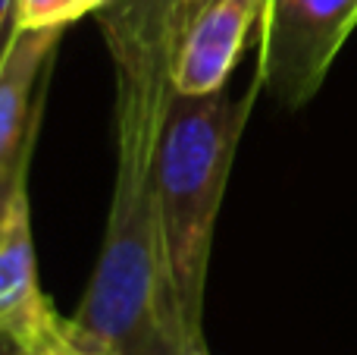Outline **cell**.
Instances as JSON below:
<instances>
[{
    "mask_svg": "<svg viewBox=\"0 0 357 355\" xmlns=\"http://www.w3.org/2000/svg\"><path fill=\"white\" fill-rule=\"evenodd\" d=\"M260 82L245 98L173 94L154 154V214L167 324L182 355L204 352V293L213 224L235 145Z\"/></svg>",
    "mask_w": 357,
    "mask_h": 355,
    "instance_id": "1",
    "label": "cell"
},
{
    "mask_svg": "<svg viewBox=\"0 0 357 355\" xmlns=\"http://www.w3.org/2000/svg\"><path fill=\"white\" fill-rule=\"evenodd\" d=\"M357 29V0H266L257 82L285 107H304Z\"/></svg>",
    "mask_w": 357,
    "mask_h": 355,
    "instance_id": "2",
    "label": "cell"
},
{
    "mask_svg": "<svg viewBox=\"0 0 357 355\" xmlns=\"http://www.w3.org/2000/svg\"><path fill=\"white\" fill-rule=\"evenodd\" d=\"M66 25L16 29L0 60V217L25 189L31 142L41 117V98L54 50Z\"/></svg>",
    "mask_w": 357,
    "mask_h": 355,
    "instance_id": "3",
    "label": "cell"
},
{
    "mask_svg": "<svg viewBox=\"0 0 357 355\" xmlns=\"http://www.w3.org/2000/svg\"><path fill=\"white\" fill-rule=\"evenodd\" d=\"M266 0H213L185 31L173 66L176 94H213L226 88L251 29L264 19Z\"/></svg>",
    "mask_w": 357,
    "mask_h": 355,
    "instance_id": "4",
    "label": "cell"
},
{
    "mask_svg": "<svg viewBox=\"0 0 357 355\" xmlns=\"http://www.w3.org/2000/svg\"><path fill=\"white\" fill-rule=\"evenodd\" d=\"M50 299L38 287L35 242H31L29 192H19L0 217V327L31 331Z\"/></svg>",
    "mask_w": 357,
    "mask_h": 355,
    "instance_id": "5",
    "label": "cell"
},
{
    "mask_svg": "<svg viewBox=\"0 0 357 355\" xmlns=\"http://www.w3.org/2000/svg\"><path fill=\"white\" fill-rule=\"evenodd\" d=\"M29 340H31V355H104L82 337L79 327L73 324V318L56 314L54 305H47V312L31 324Z\"/></svg>",
    "mask_w": 357,
    "mask_h": 355,
    "instance_id": "6",
    "label": "cell"
},
{
    "mask_svg": "<svg viewBox=\"0 0 357 355\" xmlns=\"http://www.w3.org/2000/svg\"><path fill=\"white\" fill-rule=\"evenodd\" d=\"M85 13V0H19V29L69 25Z\"/></svg>",
    "mask_w": 357,
    "mask_h": 355,
    "instance_id": "7",
    "label": "cell"
},
{
    "mask_svg": "<svg viewBox=\"0 0 357 355\" xmlns=\"http://www.w3.org/2000/svg\"><path fill=\"white\" fill-rule=\"evenodd\" d=\"M19 29V0H0V60Z\"/></svg>",
    "mask_w": 357,
    "mask_h": 355,
    "instance_id": "8",
    "label": "cell"
},
{
    "mask_svg": "<svg viewBox=\"0 0 357 355\" xmlns=\"http://www.w3.org/2000/svg\"><path fill=\"white\" fill-rule=\"evenodd\" d=\"M0 355H31L29 331H19V327H0Z\"/></svg>",
    "mask_w": 357,
    "mask_h": 355,
    "instance_id": "9",
    "label": "cell"
},
{
    "mask_svg": "<svg viewBox=\"0 0 357 355\" xmlns=\"http://www.w3.org/2000/svg\"><path fill=\"white\" fill-rule=\"evenodd\" d=\"M195 355H207V349H204V352H195Z\"/></svg>",
    "mask_w": 357,
    "mask_h": 355,
    "instance_id": "10",
    "label": "cell"
}]
</instances>
